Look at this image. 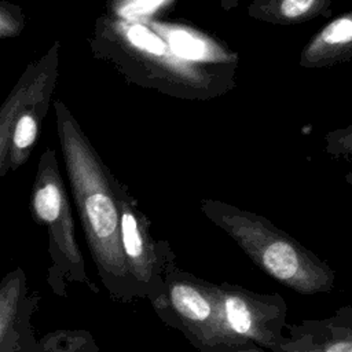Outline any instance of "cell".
Here are the masks:
<instances>
[{"label":"cell","instance_id":"6da1fadb","mask_svg":"<svg viewBox=\"0 0 352 352\" xmlns=\"http://www.w3.org/2000/svg\"><path fill=\"white\" fill-rule=\"evenodd\" d=\"M54 107L69 184L92 254L109 276L128 279L120 235L121 183L103 164L66 103L56 99Z\"/></svg>","mask_w":352,"mask_h":352},{"label":"cell","instance_id":"7a4b0ae2","mask_svg":"<svg viewBox=\"0 0 352 352\" xmlns=\"http://www.w3.org/2000/svg\"><path fill=\"white\" fill-rule=\"evenodd\" d=\"M95 58L111 63L126 80L169 95L217 94L227 88L213 70L177 58L164 38L143 21L100 14L88 38Z\"/></svg>","mask_w":352,"mask_h":352},{"label":"cell","instance_id":"3957f363","mask_svg":"<svg viewBox=\"0 0 352 352\" xmlns=\"http://www.w3.org/2000/svg\"><path fill=\"white\" fill-rule=\"evenodd\" d=\"M201 209L263 272L287 289L311 296L334 287V270L264 216L216 199L202 201Z\"/></svg>","mask_w":352,"mask_h":352},{"label":"cell","instance_id":"277c9868","mask_svg":"<svg viewBox=\"0 0 352 352\" xmlns=\"http://www.w3.org/2000/svg\"><path fill=\"white\" fill-rule=\"evenodd\" d=\"M153 307L166 324L182 331L197 349L223 341L220 290L216 283L172 264L165 274L164 292Z\"/></svg>","mask_w":352,"mask_h":352},{"label":"cell","instance_id":"5b68a950","mask_svg":"<svg viewBox=\"0 0 352 352\" xmlns=\"http://www.w3.org/2000/svg\"><path fill=\"white\" fill-rule=\"evenodd\" d=\"M219 290L223 341L249 340L274 352L285 337L287 305L283 297L279 293H256L228 282L220 283Z\"/></svg>","mask_w":352,"mask_h":352},{"label":"cell","instance_id":"8992f818","mask_svg":"<svg viewBox=\"0 0 352 352\" xmlns=\"http://www.w3.org/2000/svg\"><path fill=\"white\" fill-rule=\"evenodd\" d=\"M118 204L121 246L128 276L135 282V287L154 302L164 292L165 274L175 264V253L168 242H158L151 236L148 220L124 184L120 186Z\"/></svg>","mask_w":352,"mask_h":352},{"label":"cell","instance_id":"52a82bcc","mask_svg":"<svg viewBox=\"0 0 352 352\" xmlns=\"http://www.w3.org/2000/svg\"><path fill=\"white\" fill-rule=\"evenodd\" d=\"M32 214L44 224L52 245L72 264H81L74 223L54 148L47 147L38 160L30 197Z\"/></svg>","mask_w":352,"mask_h":352},{"label":"cell","instance_id":"ba28073f","mask_svg":"<svg viewBox=\"0 0 352 352\" xmlns=\"http://www.w3.org/2000/svg\"><path fill=\"white\" fill-rule=\"evenodd\" d=\"M60 43L55 41L44 55L30 62L18 82L0 106V168L7 154L12 124L18 114L33 100L54 91L58 77Z\"/></svg>","mask_w":352,"mask_h":352},{"label":"cell","instance_id":"9c48e42d","mask_svg":"<svg viewBox=\"0 0 352 352\" xmlns=\"http://www.w3.org/2000/svg\"><path fill=\"white\" fill-rule=\"evenodd\" d=\"M274 352H352V307L342 305L331 316L304 319L286 326Z\"/></svg>","mask_w":352,"mask_h":352},{"label":"cell","instance_id":"30bf717a","mask_svg":"<svg viewBox=\"0 0 352 352\" xmlns=\"http://www.w3.org/2000/svg\"><path fill=\"white\" fill-rule=\"evenodd\" d=\"M153 30H155L170 51L180 59L195 65H221L235 63L236 56L220 47L213 38L204 36L192 28L162 22L157 19L143 21Z\"/></svg>","mask_w":352,"mask_h":352},{"label":"cell","instance_id":"8fae6325","mask_svg":"<svg viewBox=\"0 0 352 352\" xmlns=\"http://www.w3.org/2000/svg\"><path fill=\"white\" fill-rule=\"evenodd\" d=\"M352 58V12L329 22L305 45L301 65L305 67L330 66Z\"/></svg>","mask_w":352,"mask_h":352},{"label":"cell","instance_id":"7c38bea8","mask_svg":"<svg viewBox=\"0 0 352 352\" xmlns=\"http://www.w3.org/2000/svg\"><path fill=\"white\" fill-rule=\"evenodd\" d=\"M52 92L54 91H50L29 103L15 118L10 133L7 154L0 168V176H4L10 170H16L28 161L36 143L41 121L47 114Z\"/></svg>","mask_w":352,"mask_h":352},{"label":"cell","instance_id":"4fadbf2b","mask_svg":"<svg viewBox=\"0 0 352 352\" xmlns=\"http://www.w3.org/2000/svg\"><path fill=\"white\" fill-rule=\"evenodd\" d=\"M330 0H256L249 8L252 16L275 23H294L315 18Z\"/></svg>","mask_w":352,"mask_h":352},{"label":"cell","instance_id":"5bb4252c","mask_svg":"<svg viewBox=\"0 0 352 352\" xmlns=\"http://www.w3.org/2000/svg\"><path fill=\"white\" fill-rule=\"evenodd\" d=\"M169 0H118L114 12L118 18L128 21H146Z\"/></svg>","mask_w":352,"mask_h":352},{"label":"cell","instance_id":"9a60e30c","mask_svg":"<svg viewBox=\"0 0 352 352\" xmlns=\"http://www.w3.org/2000/svg\"><path fill=\"white\" fill-rule=\"evenodd\" d=\"M21 293L19 278L10 279L0 290V340L15 316Z\"/></svg>","mask_w":352,"mask_h":352},{"label":"cell","instance_id":"2e32d148","mask_svg":"<svg viewBox=\"0 0 352 352\" xmlns=\"http://www.w3.org/2000/svg\"><path fill=\"white\" fill-rule=\"evenodd\" d=\"M26 25L22 8L14 3L0 0V38L19 36Z\"/></svg>","mask_w":352,"mask_h":352},{"label":"cell","instance_id":"e0dca14e","mask_svg":"<svg viewBox=\"0 0 352 352\" xmlns=\"http://www.w3.org/2000/svg\"><path fill=\"white\" fill-rule=\"evenodd\" d=\"M324 151L352 161V125L329 132L324 138Z\"/></svg>","mask_w":352,"mask_h":352},{"label":"cell","instance_id":"ac0fdd59","mask_svg":"<svg viewBox=\"0 0 352 352\" xmlns=\"http://www.w3.org/2000/svg\"><path fill=\"white\" fill-rule=\"evenodd\" d=\"M199 352H267L265 348L257 345L253 341L242 340V341H220L210 345H205L198 349Z\"/></svg>","mask_w":352,"mask_h":352},{"label":"cell","instance_id":"d6986e66","mask_svg":"<svg viewBox=\"0 0 352 352\" xmlns=\"http://www.w3.org/2000/svg\"><path fill=\"white\" fill-rule=\"evenodd\" d=\"M345 180L352 186V170L349 172V173H346V176H345Z\"/></svg>","mask_w":352,"mask_h":352}]
</instances>
